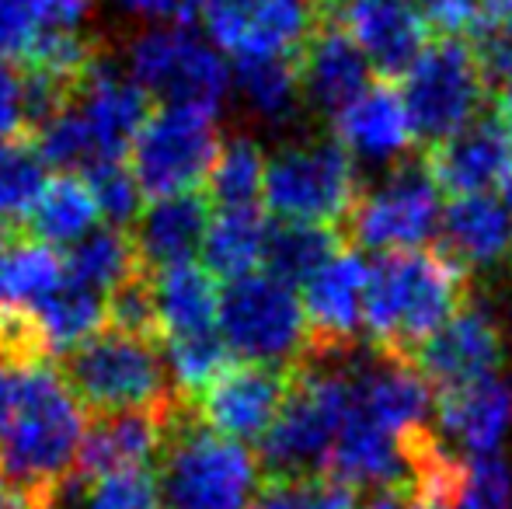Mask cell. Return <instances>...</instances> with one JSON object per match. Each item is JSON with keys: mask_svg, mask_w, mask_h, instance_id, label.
Segmentation results:
<instances>
[{"mask_svg": "<svg viewBox=\"0 0 512 509\" xmlns=\"http://www.w3.org/2000/svg\"><path fill=\"white\" fill-rule=\"evenodd\" d=\"M436 436L464 461L499 454L512 426V391L499 377L439 391L436 398Z\"/></svg>", "mask_w": 512, "mask_h": 509, "instance_id": "d6986e66", "label": "cell"}, {"mask_svg": "<svg viewBox=\"0 0 512 509\" xmlns=\"http://www.w3.org/2000/svg\"><path fill=\"white\" fill-rule=\"evenodd\" d=\"M265 154L255 140L248 136H234L220 147L216 164L209 171V203H220L223 210H244L262 199L265 185Z\"/></svg>", "mask_w": 512, "mask_h": 509, "instance_id": "d590c367", "label": "cell"}, {"mask_svg": "<svg viewBox=\"0 0 512 509\" xmlns=\"http://www.w3.org/2000/svg\"><path fill=\"white\" fill-rule=\"evenodd\" d=\"M230 346L223 342L220 328L196 335H178V339H164V370L171 377V391L182 398H199L223 370L230 367Z\"/></svg>", "mask_w": 512, "mask_h": 509, "instance_id": "e575fe53", "label": "cell"}, {"mask_svg": "<svg viewBox=\"0 0 512 509\" xmlns=\"http://www.w3.org/2000/svg\"><path fill=\"white\" fill-rule=\"evenodd\" d=\"M321 0H206V32L234 60H297L324 21Z\"/></svg>", "mask_w": 512, "mask_h": 509, "instance_id": "7c38bea8", "label": "cell"}, {"mask_svg": "<svg viewBox=\"0 0 512 509\" xmlns=\"http://www.w3.org/2000/svg\"><path fill=\"white\" fill-rule=\"evenodd\" d=\"M439 238H443L439 252L450 255L460 269H499L512 252V213L506 199L495 192L457 196L443 210Z\"/></svg>", "mask_w": 512, "mask_h": 509, "instance_id": "7402d4cb", "label": "cell"}, {"mask_svg": "<svg viewBox=\"0 0 512 509\" xmlns=\"http://www.w3.org/2000/svg\"><path fill=\"white\" fill-rule=\"evenodd\" d=\"M18 503H21V499L14 496V492L7 489L4 482H0V509H18Z\"/></svg>", "mask_w": 512, "mask_h": 509, "instance_id": "681fc988", "label": "cell"}, {"mask_svg": "<svg viewBox=\"0 0 512 509\" xmlns=\"http://www.w3.org/2000/svg\"><path fill=\"white\" fill-rule=\"evenodd\" d=\"M474 25L506 28V32H512V0H481V11H478V21H474Z\"/></svg>", "mask_w": 512, "mask_h": 509, "instance_id": "7dc6e473", "label": "cell"}, {"mask_svg": "<svg viewBox=\"0 0 512 509\" xmlns=\"http://www.w3.org/2000/svg\"><path fill=\"white\" fill-rule=\"evenodd\" d=\"M418 4H422L429 25H436L443 35H460L478 21L481 11V0H418Z\"/></svg>", "mask_w": 512, "mask_h": 509, "instance_id": "f6af8a7d", "label": "cell"}, {"mask_svg": "<svg viewBox=\"0 0 512 509\" xmlns=\"http://www.w3.org/2000/svg\"><path fill=\"white\" fill-rule=\"evenodd\" d=\"M25 133V102H21V74L11 60H0V140Z\"/></svg>", "mask_w": 512, "mask_h": 509, "instance_id": "ee69618b", "label": "cell"}, {"mask_svg": "<svg viewBox=\"0 0 512 509\" xmlns=\"http://www.w3.org/2000/svg\"><path fill=\"white\" fill-rule=\"evenodd\" d=\"M425 168L453 196H485L512 182V126L499 116H478L450 140L425 150Z\"/></svg>", "mask_w": 512, "mask_h": 509, "instance_id": "e0dca14e", "label": "cell"}, {"mask_svg": "<svg viewBox=\"0 0 512 509\" xmlns=\"http://www.w3.org/2000/svg\"><path fill=\"white\" fill-rule=\"evenodd\" d=\"M335 140L363 161H398L411 150L408 112L391 84H370L335 116Z\"/></svg>", "mask_w": 512, "mask_h": 509, "instance_id": "cb8c5ba5", "label": "cell"}, {"mask_svg": "<svg viewBox=\"0 0 512 509\" xmlns=\"http://www.w3.org/2000/svg\"><path fill=\"white\" fill-rule=\"evenodd\" d=\"M81 178L91 185V192H95L98 213H102V220L108 227L129 231V224H136L143 192H140V185H136L126 161H102Z\"/></svg>", "mask_w": 512, "mask_h": 509, "instance_id": "f35d334b", "label": "cell"}, {"mask_svg": "<svg viewBox=\"0 0 512 509\" xmlns=\"http://www.w3.org/2000/svg\"><path fill=\"white\" fill-rule=\"evenodd\" d=\"M467 46H471L474 63H478L488 88H506L512 81V32H506V28L474 25Z\"/></svg>", "mask_w": 512, "mask_h": 509, "instance_id": "60d3db41", "label": "cell"}, {"mask_svg": "<svg viewBox=\"0 0 512 509\" xmlns=\"http://www.w3.org/2000/svg\"><path fill=\"white\" fill-rule=\"evenodd\" d=\"M359 192L356 161L335 136L290 143L265 164L262 199L283 224L335 227L342 234Z\"/></svg>", "mask_w": 512, "mask_h": 509, "instance_id": "8992f818", "label": "cell"}, {"mask_svg": "<svg viewBox=\"0 0 512 509\" xmlns=\"http://www.w3.org/2000/svg\"><path fill=\"white\" fill-rule=\"evenodd\" d=\"M220 126L196 105H157L129 147V171L147 199L196 192L220 154Z\"/></svg>", "mask_w": 512, "mask_h": 509, "instance_id": "9c48e42d", "label": "cell"}, {"mask_svg": "<svg viewBox=\"0 0 512 509\" xmlns=\"http://www.w3.org/2000/svg\"><path fill=\"white\" fill-rule=\"evenodd\" d=\"M154 300H157V325L161 342L178 335L213 332L220 314V290L216 279L203 265L178 262L168 269H154Z\"/></svg>", "mask_w": 512, "mask_h": 509, "instance_id": "d4e9b609", "label": "cell"}, {"mask_svg": "<svg viewBox=\"0 0 512 509\" xmlns=\"http://www.w3.org/2000/svg\"><path fill=\"white\" fill-rule=\"evenodd\" d=\"M248 509H359V492L328 475L265 478Z\"/></svg>", "mask_w": 512, "mask_h": 509, "instance_id": "8d00e7d4", "label": "cell"}, {"mask_svg": "<svg viewBox=\"0 0 512 509\" xmlns=\"http://www.w3.org/2000/svg\"><path fill=\"white\" fill-rule=\"evenodd\" d=\"M471 304V272L450 255L394 252L384 255L366 276L363 328L377 353L411 356L460 307Z\"/></svg>", "mask_w": 512, "mask_h": 509, "instance_id": "7a4b0ae2", "label": "cell"}, {"mask_svg": "<svg viewBox=\"0 0 512 509\" xmlns=\"http://www.w3.org/2000/svg\"><path fill=\"white\" fill-rule=\"evenodd\" d=\"M223 342L230 353L262 367L297 370L307 363V321L297 290L269 272H251L234 279L220 293V314H216Z\"/></svg>", "mask_w": 512, "mask_h": 509, "instance_id": "52a82bcc", "label": "cell"}, {"mask_svg": "<svg viewBox=\"0 0 512 509\" xmlns=\"http://www.w3.org/2000/svg\"><path fill=\"white\" fill-rule=\"evenodd\" d=\"M49 509H161L157 471H112V475H74L56 492Z\"/></svg>", "mask_w": 512, "mask_h": 509, "instance_id": "1f68e13d", "label": "cell"}, {"mask_svg": "<svg viewBox=\"0 0 512 509\" xmlns=\"http://www.w3.org/2000/svg\"><path fill=\"white\" fill-rule=\"evenodd\" d=\"M300 60V56H297ZM286 56H262V60H234V84L255 116L269 123L293 119L304 102L300 95V67Z\"/></svg>", "mask_w": 512, "mask_h": 509, "instance_id": "f546056e", "label": "cell"}, {"mask_svg": "<svg viewBox=\"0 0 512 509\" xmlns=\"http://www.w3.org/2000/svg\"><path fill=\"white\" fill-rule=\"evenodd\" d=\"M60 377L84 412L95 415L157 408L175 398L154 342L112 332V328H102L74 353L63 356Z\"/></svg>", "mask_w": 512, "mask_h": 509, "instance_id": "5b68a950", "label": "cell"}, {"mask_svg": "<svg viewBox=\"0 0 512 509\" xmlns=\"http://www.w3.org/2000/svg\"><path fill=\"white\" fill-rule=\"evenodd\" d=\"M182 394L157 408H129V412L95 415L84 429L81 454H77V475H112V471L150 468L161 457L168 440L171 419H175Z\"/></svg>", "mask_w": 512, "mask_h": 509, "instance_id": "ac0fdd59", "label": "cell"}, {"mask_svg": "<svg viewBox=\"0 0 512 509\" xmlns=\"http://www.w3.org/2000/svg\"><path fill=\"white\" fill-rule=\"evenodd\" d=\"M133 11L147 14V18H161V21H175V25H185L192 21L199 11L206 7V0H122Z\"/></svg>", "mask_w": 512, "mask_h": 509, "instance_id": "bcb514c9", "label": "cell"}, {"mask_svg": "<svg viewBox=\"0 0 512 509\" xmlns=\"http://www.w3.org/2000/svg\"><path fill=\"white\" fill-rule=\"evenodd\" d=\"M352 408L349 367L300 363L269 433L258 440V464L265 478L324 475V464Z\"/></svg>", "mask_w": 512, "mask_h": 509, "instance_id": "277c9868", "label": "cell"}, {"mask_svg": "<svg viewBox=\"0 0 512 509\" xmlns=\"http://www.w3.org/2000/svg\"><path fill=\"white\" fill-rule=\"evenodd\" d=\"M35 321L42 328V339L49 346V356H67L74 353L81 342L98 335L105 328V297L95 290H84L77 283L63 279L60 290L32 304Z\"/></svg>", "mask_w": 512, "mask_h": 509, "instance_id": "f1b7e54d", "label": "cell"}, {"mask_svg": "<svg viewBox=\"0 0 512 509\" xmlns=\"http://www.w3.org/2000/svg\"><path fill=\"white\" fill-rule=\"evenodd\" d=\"M102 220L95 203V192L81 175H60L49 178L42 196L28 210V217L18 224L21 234L42 241V245H74L84 234H91Z\"/></svg>", "mask_w": 512, "mask_h": 509, "instance_id": "484cf974", "label": "cell"}, {"mask_svg": "<svg viewBox=\"0 0 512 509\" xmlns=\"http://www.w3.org/2000/svg\"><path fill=\"white\" fill-rule=\"evenodd\" d=\"M502 199H506V206H509V213H512V182L502 189Z\"/></svg>", "mask_w": 512, "mask_h": 509, "instance_id": "f907efd6", "label": "cell"}, {"mask_svg": "<svg viewBox=\"0 0 512 509\" xmlns=\"http://www.w3.org/2000/svg\"><path fill=\"white\" fill-rule=\"evenodd\" d=\"M398 95L408 112L411 133L429 150L481 116L488 84L467 39L443 35L432 39L425 53L411 63Z\"/></svg>", "mask_w": 512, "mask_h": 509, "instance_id": "ba28073f", "label": "cell"}, {"mask_svg": "<svg viewBox=\"0 0 512 509\" xmlns=\"http://www.w3.org/2000/svg\"><path fill=\"white\" fill-rule=\"evenodd\" d=\"M297 67L304 102L317 112H328V116H338L352 98H359L370 88V63L328 14L307 39Z\"/></svg>", "mask_w": 512, "mask_h": 509, "instance_id": "ffe728a7", "label": "cell"}, {"mask_svg": "<svg viewBox=\"0 0 512 509\" xmlns=\"http://www.w3.org/2000/svg\"><path fill=\"white\" fill-rule=\"evenodd\" d=\"M49 185V164L28 133L0 140V220L14 227L28 217Z\"/></svg>", "mask_w": 512, "mask_h": 509, "instance_id": "836d02e7", "label": "cell"}, {"mask_svg": "<svg viewBox=\"0 0 512 509\" xmlns=\"http://www.w3.org/2000/svg\"><path fill=\"white\" fill-rule=\"evenodd\" d=\"M63 255L28 234H14L0 252V300L4 304H35L60 290Z\"/></svg>", "mask_w": 512, "mask_h": 509, "instance_id": "d6a6232c", "label": "cell"}, {"mask_svg": "<svg viewBox=\"0 0 512 509\" xmlns=\"http://www.w3.org/2000/svg\"><path fill=\"white\" fill-rule=\"evenodd\" d=\"M342 252V234L335 227L314 224H272L265 248V272L286 286L307 283L328 258Z\"/></svg>", "mask_w": 512, "mask_h": 509, "instance_id": "4dcf8cb0", "label": "cell"}, {"mask_svg": "<svg viewBox=\"0 0 512 509\" xmlns=\"http://www.w3.org/2000/svg\"><path fill=\"white\" fill-rule=\"evenodd\" d=\"M439 391L492 381L506 363V328L485 304H467L408 356Z\"/></svg>", "mask_w": 512, "mask_h": 509, "instance_id": "4fadbf2b", "label": "cell"}, {"mask_svg": "<svg viewBox=\"0 0 512 509\" xmlns=\"http://www.w3.org/2000/svg\"><path fill=\"white\" fill-rule=\"evenodd\" d=\"M453 509H512V468L499 454L467 461Z\"/></svg>", "mask_w": 512, "mask_h": 509, "instance_id": "ab89813d", "label": "cell"}, {"mask_svg": "<svg viewBox=\"0 0 512 509\" xmlns=\"http://www.w3.org/2000/svg\"><path fill=\"white\" fill-rule=\"evenodd\" d=\"M328 18L356 42L380 77H405L432 42L418 0H338Z\"/></svg>", "mask_w": 512, "mask_h": 509, "instance_id": "2e32d148", "label": "cell"}, {"mask_svg": "<svg viewBox=\"0 0 512 509\" xmlns=\"http://www.w3.org/2000/svg\"><path fill=\"white\" fill-rule=\"evenodd\" d=\"M499 119L506 126H512V81L506 88H499Z\"/></svg>", "mask_w": 512, "mask_h": 509, "instance_id": "c3c4849f", "label": "cell"}, {"mask_svg": "<svg viewBox=\"0 0 512 509\" xmlns=\"http://www.w3.org/2000/svg\"><path fill=\"white\" fill-rule=\"evenodd\" d=\"M105 328L122 335H133L143 342H161L157 325V300H154V269H140L119 283L105 297Z\"/></svg>", "mask_w": 512, "mask_h": 509, "instance_id": "74e56055", "label": "cell"}, {"mask_svg": "<svg viewBox=\"0 0 512 509\" xmlns=\"http://www.w3.org/2000/svg\"><path fill=\"white\" fill-rule=\"evenodd\" d=\"M129 77L164 105H196L216 112L230 88V70L209 42L185 28L143 32L129 49Z\"/></svg>", "mask_w": 512, "mask_h": 509, "instance_id": "8fae6325", "label": "cell"}, {"mask_svg": "<svg viewBox=\"0 0 512 509\" xmlns=\"http://www.w3.org/2000/svg\"><path fill=\"white\" fill-rule=\"evenodd\" d=\"M439 220L443 203L436 178L429 175L425 161H408L370 192H359L342 224V238L384 255L418 252L439 234Z\"/></svg>", "mask_w": 512, "mask_h": 509, "instance_id": "30bf717a", "label": "cell"}, {"mask_svg": "<svg viewBox=\"0 0 512 509\" xmlns=\"http://www.w3.org/2000/svg\"><path fill=\"white\" fill-rule=\"evenodd\" d=\"M370 265L356 252H338L304 283L307 363L345 356L363 332V297Z\"/></svg>", "mask_w": 512, "mask_h": 509, "instance_id": "9a60e30c", "label": "cell"}, {"mask_svg": "<svg viewBox=\"0 0 512 509\" xmlns=\"http://www.w3.org/2000/svg\"><path fill=\"white\" fill-rule=\"evenodd\" d=\"M258 485V457L244 443L203 426L185 398L157 457L161 509H248Z\"/></svg>", "mask_w": 512, "mask_h": 509, "instance_id": "3957f363", "label": "cell"}, {"mask_svg": "<svg viewBox=\"0 0 512 509\" xmlns=\"http://www.w3.org/2000/svg\"><path fill=\"white\" fill-rule=\"evenodd\" d=\"M140 269H147V265L136 252L133 234L108 224L95 227L63 252V279L84 286V290L102 293V297H108L115 286L126 283Z\"/></svg>", "mask_w": 512, "mask_h": 509, "instance_id": "83f0119b", "label": "cell"}, {"mask_svg": "<svg viewBox=\"0 0 512 509\" xmlns=\"http://www.w3.org/2000/svg\"><path fill=\"white\" fill-rule=\"evenodd\" d=\"M42 32L49 28H77L84 14L95 7V0H14Z\"/></svg>", "mask_w": 512, "mask_h": 509, "instance_id": "7bdbcfd3", "label": "cell"}, {"mask_svg": "<svg viewBox=\"0 0 512 509\" xmlns=\"http://www.w3.org/2000/svg\"><path fill=\"white\" fill-rule=\"evenodd\" d=\"M154 109H157L154 98L129 74L115 70L108 60L95 70L81 102H77V112L84 116L98 150H102V157H108V161H122L129 154L136 133L143 129V123H147Z\"/></svg>", "mask_w": 512, "mask_h": 509, "instance_id": "603a6c76", "label": "cell"}, {"mask_svg": "<svg viewBox=\"0 0 512 509\" xmlns=\"http://www.w3.org/2000/svg\"><path fill=\"white\" fill-rule=\"evenodd\" d=\"M84 408L53 367H0V482L32 506H53L77 475Z\"/></svg>", "mask_w": 512, "mask_h": 509, "instance_id": "6da1fadb", "label": "cell"}, {"mask_svg": "<svg viewBox=\"0 0 512 509\" xmlns=\"http://www.w3.org/2000/svg\"><path fill=\"white\" fill-rule=\"evenodd\" d=\"M272 224L258 206L244 210H223L220 217L209 220L203 241V269L213 279H244L265 265V248H269Z\"/></svg>", "mask_w": 512, "mask_h": 509, "instance_id": "4316f807", "label": "cell"}, {"mask_svg": "<svg viewBox=\"0 0 512 509\" xmlns=\"http://www.w3.org/2000/svg\"><path fill=\"white\" fill-rule=\"evenodd\" d=\"M18 509H46V506H32V503H25V499H21Z\"/></svg>", "mask_w": 512, "mask_h": 509, "instance_id": "816d5d0a", "label": "cell"}, {"mask_svg": "<svg viewBox=\"0 0 512 509\" xmlns=\"http://www.w3.org/2000/svg\"><path fill=\"white\" fill-rule=\"evenodd\" d=\"M39 32L42 28L14 0H0V60L18 63L39 39Z\"/></svg>", "mask_w": 512, "mask_h": 509, "instance_id": "b9f144b4", "label": "cell"}, {"mask_svg": "<svg viewBox=\"0 0 512 509\" xmlns=\"http://www.w3.org/2000/svg\"><path fill=\"white\" fill-rule=\"evenodd\" d=\"M293 384V370L237 363L227 367L199 398H192L196 419L234 443H258L276 422Z\"/></svg>", "mask_w": 512, "mask_h": 509, "instance_id": "5bb4252c", "label": "cell"}, {"mask_svg": "<svg viewBox=\"0 0 512 509\" xmlns=\"http://www.w3.org/2000/svg\"><path fill=\"white\" fill-rule=\"evenodd\" d=\"M338 4V0H321V7H324V11H331V7H335Z\"/></svg>", "mask_w": 512, "mask_h": 509, "instance_id": "f5cc1de1", "label": "cell"}, {"mask_svg": "<svg viewBox=\"0 0 512 509\" xmlns=\"http://www.w3.org/2000/svg\"><path fill=\"white\" fill-rule=\"evenodd\" d=\"M209 220H213V203L203 189L178 192V196L150 199L129 234L147 269H168L178 262H192V255L203 252Z\"/></svg>", "mask_w": 512, "mask_h": 509, "instance_id": "44dd1931", "label": "cell"}]
</instances>
